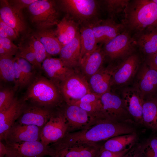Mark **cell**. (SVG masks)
<instances>
[{"label": "cell", "mask_w": 157, "mask_h": 157, "mask_svg": "<svg viewBox=\"0 0 157 157\" xmlns=\"http://www.w3.org/2000/svg\"><path fill=\"white\" fill-rule=\"evenodd\" d=\"M134 129L122 122L104 120L82 130L68 133L57 142L52 144L56 150L74 144L95 143L118 135L135 133Z\"/></svg>", "instance_id": "cell-1"}, {"label": "cell", "mask_w": 157, "mask_h": 157, "mask_svg": "<svg viewBox=\"0 0 157 157\" xmlns=\"http://www.w3.org/2000/svg\"><path fill=\"white\" fill-rule=\"evenodd\" d=\"M122 24L135 33L147 28H157V4L153 0L129 2L125 10Z\"/></svg>", "instance_id": "cell-2"}, {"label": "cell", "mask_w": 157, "mask_h": 157, "mask_svg": "<svg viewBox=\"0 0 157 157\" xmlns=\"http://www.w3.org/2000/svg\"><path fill=\"white\" fill-rule=\"evenodd\" d=\"M60 94L55 83L44 77L38 76L29 84L23 101H29L46 108L56 107L62 102Z\"/></svg>", "instance_id": "cell-3"}, {"label": "cell", "mask_w": 157, "mask_h": 157, "mask_svg": "<svg viewBox=\"0 0 157 157\" xmlns=\"http://www.w3.org/2000/svg\"><path fill=\"white\" fill-rule=\"evenodd\" d=\"M60 8L80 25L90 24L98 19L99 5L94 0H61Z\"/></svg>", "instance_id": "cell-4"}, {"label": "cell", "mask_w": 157, "mask_h": 157, "mask_svg": "<svg viewBox=\"0 0 157 157\" xmlns=\"http://www.w3.org/2000/svg\"><path fill=\"white\" fill-rule=\"evenodd\" d=\"M28 9L31 20L38 30L49 29L60 21L58 8L55 1L37 0Z\"/></svg>", "instance_id": "cell-5"}, {"label": "cell", "mask_w": 157, "mask_h": 157, "mask_svg": "<svg viewBox=\"0 0 157 157\" xmlns=\"http://www.w3.org/2000/svg\"><path fill=\"white\" fill-rule=\"evenodd\" d=\"M58 88L66 104H72L91 92L87 79L75 71L59 85Z\"/></svg>", "instance_id": "cell-6"}, {"label": "cell", "mask_w": 157, "mask_h": 157, "mask_svg": "<svg viewBox=\"0 0 157 157\" xmlns=\"http://www.w3.org/2000/svg\"><path fill=\"white\" fill-rule=\"evenodd\" d=\"M6 157H54L55 151L51 146L41 141L6 143Z\"/></svg>", "instance_id": "cell-7"}, {"label": "cell", "mask_w": 157, "mask_h": 157, "mask_svg": "<svg viewBox=\"0 0 157 157\" xmlns=\"http://www.w3.org/2000/svg\"><path fill=\"white\" fill-rule=\"evenodd\" d=\"M101 113L105 120L118 122H128L130 115L122 100L110 91L100 95Z\"/></svg>", "instance_id": "cell-8"}, {"label": "cell", "mask_w": 157, "mask_h": 157, "mask_svg": "<svg viewBox=\"0 0 157 157\" xmlns=\"http://www.w3.org/2000/svg\"><path fill=\"white\" fill-rule=\"evenodd\" d=\"M68 133V127L63 110L54 113L42 129L40 141L49 145L63 138Z\"/></svg>", "instance_id": "cell-9"}, {"label": "cell", "mask_w": 157, "mask_h": 157, "mask_svg": "<svg viewBox=\"0 0 157 157\" xmlns=\"http://www.w3.org/2000/svg\"><path fill=\"white\" fill-rule=\"evenodd\" d=\"M135 46L129 32L124 30L109 41L103 48L106 57L111 60L126 57L132 54Z\"/></svg>", "instance_id": "cell-10"}, {"label": "cell", "mask_w": 157, "mask_h": 157, "mask_svg": "<svg viewBox=\"0 0 157 157\" xmlns=\"http://www.w3.org/2000/svg\"><path fill=\"white\" fill-rule=\"evenodd\" d=\"M63 110L68 125V133L87 129L104 120L100 119L74 104H66Z\"/></svg>", "instance_id": "cell-11"}, {"label": "cell", "mask_w": 157, "mask_h": 157, "mask_svg": "<svg viewBox=\"0 0 157 157\" xmlns=\"http://www.w3.org/2000/svg\"><path fill=\"white\" fill-rule=\"evenodd\" d=\"M140 62L139 56L132 54L115 66L111 78V86L122 85L129 81L138 70Z\"/></svg>", "instance_id": "cell-12"}, {"label": "cell", "mask_w": 157, "mask_h": 157, "mask_svg": "<svg viewBox=\"0 0 157 157\" xmlns=\"http://www.w3.org/2000/svg\"><path fill=\"white\" fill-rule=\"evenodd\" d=\"M97 43L105 44L123 32L125 28L122 23L114 19H97L89 24Z\"/></svg>", "instance_id": "cell-13"}, {"label": "cell", "mask_w": 157, "mask_h": 157, "mask_svg": "<svg viewBox=\"0 0 157 157\" xmlns=\"http://www.w3.org/2000/svg\"><path fill=\"white\" fill-rule=\"evenodd\" d=\"M42 129L34 125L21 124L17 122L8 131L5 140L6 143L40 141Z\"/></svg>", "instance_id": "cell-14"}, {"label": "cell", "mask_w": 157, "mask_h": 157, "mask_svg": "<svg viewBox=\"0 0 157 157\" xmlns=\"http://www.w3.org/2000/svg\"><path fill=\"white\" fill-rule=\"evenodd\" d=\"M122 95V99L130 115L136 122L142 124L144 96L135 86L124 88Z\"/></svg>", "instance_id": "cell-15"}, {"label": "cell", "mask_w": 157, "mask_h": 157, "mask_svg": "<svg viewBox=\"0 0 157 157\" xmlns=\"http://www.w3.org/2000/svg\"><path fill=\"white\" fill-rule=\"evenodd\" d=\"M24 101L15 98L10 105L0 112V140L5 139L6 134L19 118L25 108Z\"/></svg>", "instance_id": "cell-16"}, {"label": "cell", "mask_w": 157, "mask_h": 157, "mask_svg": "<svg viewBox=\"0 0 157 157\" xmlns=\"http://www.w3.org/2000/svg\"><path fill=\"white\" fill-rule=\"evenodd\" d=\"M0 18L15 30L18 37L27 29V25L22 11L13 8L8 1L0 0Z\"/></svg>", "instance_id": "cell-17"}, {"label": "cell", "mask_w": 157, "mask_h": 157, "mask_svg": "<svg viewBox=\"0 0 157 157\" xmlns=\"http://www.w3.org/2000/svg\"><path fill=\"white\" fill-rule=\"evenodd\" d=\"M42 68L49 80L58 87L67 77L75 72L66 66L60 58H47L43 62Z\"/></svg>", "instance_id": "cell-18"}, {"label": "cell", "mask_w": 157, "mask_h": 157, "mask_svg": "<svg viewBox=\"0 0 157 157\" xmlns=\"http://www.w3.org/2000/svg\"><path fill=\"white\" fill-rule=\"evenodd\" d=\"M101 146L95 143H81L55 150L54 157H98Z\"/></svg>", "instance_id": "cell-19"}, {"label": "cell", "mask_w": 157, "mask_h": 157, "mask_svg": "<svg viewBox=\"0 0 157 157\" xmlns=\"http://www.w3.org/2000/svg\"><path fill=\"white\" fill-rule=\"evenodd\" d=\"M53 113L48 108L37 106L31 107L25 109L17 122L21 124L34 125L42 128Z\"/></svg>", "instance_id": "cell-20"}, {"label": "cell", "mask_w": 157, "mask_h": 157, "mask_svg": "<svg viewBox=\"0 0 157 157\" xmlns=\"http://www.w3.org/2000/svg\"><path fill=\"white\" fill-rule=\"evenodd\" d=\"M135 87L144 98L153 95L157 91V71L145 64L138 73Z\"/></svg>", "instance_id": "cell-21"}, {"label": "cell", "mask_w": 157, "mask_h": 157, "mask_svg": "<svg viewBox=\"0 0 157 157\" xmlns=\"http://www.w3.org/2000/svg\"><path fill=\"white\" fill-rule=\"evenodd\" d=\"M101 45L80 60L79 67L86 79H89L102 67L106 56Z\"/></svg>", "instance_id": "cell-22"}, {"label": "cell", "mask_w": 157, "mask_h": 157, "mask_svg": "<svg viewBox=\"0 0 157 157\" xmlns=\"http://www.w3.org/2000/svg\"><path fill=\"white\" fill-rule=\"evenodd\" d=\"M115 67L113 65L102 67L89 79L88 82L92 92L100 96L110 91L111 78Z\"/></svg>", "instance_id": "cell-23"}, {"label": "cell", "mask_w": 157, "mask_h": 157, "mask_svg": "<svg viewBox=\"0 0 157 157\" xmlns=\"http://www.w3.org/2000/svg\"><path fill=\"white\" fill-rule=\"evenodd\" d=\"M135 34V46L147 56L157 52V28H148Z\"/></svg>", "instance_id": "cell-24"}, {"label": "cell", "mask_w": 157, "mask_h": 157, "mask_svg": "<svg viewBox=\"0 0 157 157\" xmlns=\"http://www.w3.org/2000/svg\"><path fill=\"white\" fill-rule=\"evenodd\" d=\"M56 26L55 33L63 46L72 41L79 32L80 24L67 15Z\"/></svg>", "instance_id": "cell-25"}, {"label": "cell", "mask_w": 157, "mask_h": 157, "mask_svg": "<svg viewBox=\"0 0 157 157\" xmlns=\"http://www.w3.org/2000/svg\"><path fill=\"white\" fill-rule=\"evenodd\" d=\"M81 52L80 32L71 42L63 46L60 58L67 67L74 69L79 67Z\"/></svg>", "instance_id": "cell-26"}, {"label": "cell", "mask_w": 157, "mask_h": 157, "mask_svg": "<svg viewBox=\"0 0 157 157\" xmlns=\"http://www.w3.org/2000/svg\"><path fill=\"white\" fill-rule=\"evenodd\" d=\"M137 138L136 133L114 137L107 140L101 146L100 151L107 150L119 152L132 148L135 144Z\"/></svg>", "instance_id": "cell-27"}, {"label": "cell", "mask_w": 157, "mask_h": 157, "mask_svg": "<svg viewBox=\"0 0 157 157\" xmlns=\"http://www.w3.org/2000/svg\"><path fill=\"white\" fill-rule=\"evenodd\" d=\"M33 35L42 44L49 56L59 54L63 46L54 30L49 28L38 30Z\"/></svg>", "instance_id": "cell-28"}, {"label": "cell", "mask_w": 157, "mask_h": 157, "mask_svg": "<svg viewBox=\"0 0 157 157\" xmlns=\"http://www.w3.org/2000/svg\"><path fill=\"white\" fill-rule=\"evenodd\" d=\"M100 96L93 93H88L72 104L76 105L89 114L101 120H105L101 112Z\"/></svg>", "instance_id": "cell-29"}, {"label": "cell", "mask_w": 157, "mask_h": 157, "mask_svg": "<svg viewBox=\"0 0 157 157\" xmlns=\"http://www.w3.org/2000/svg\"><path fill=\"white\" fill-rule=\"evenodd\" d=\"M79 32L81 45L80 60L86 54L95 49L98 45L89 24L80 25Z\"/></svg>", "instance_id": "cell-30"}, {"label": "cell", "mask_w": 157, "mask_h": 157, "mask_svg": "<svg viewBox=\"0 0 157 157\" xmlns=\"http://www.w3.org/2000/svg\"><path fill=\"white\" fill-rule=\"evenodd\" d=\"M142 124L153 130H157V101L151 97L144 100Z\"/></svg>", "instance_id": "cell-31"}, {"label": "cell", "mask_w": 157, "mask_h": 157, "mask_svg": "<svg viewBox=\"0 0 157 157\" xmlns=\"http://www.w3.org/2000/svg\"><path fill=\"white\" fill-rule=\"evenodd\" d=\"M18 44L19 53L17 56L27 60L34 68H37L35 55L30 35Z\"/></svg>", "instance_id": "cell-32"}, {"label": "cell", "mask_w": 157, "mask_h": 157, "mask_svg": "<svg viewBox=\"0 0 157 157\" xmlns=\"http://www.w3.org/2000/svg\"><path fill=\"white\" fill-rule=\"evenodd\" d=\"M14 58L13 56L0 57V78L5 81L14 83Z\"/></svg>", "instance_id": "cell-33"}, {"label": "cell", "mask_w": 157, "mask_h": 157, "mask_svg": "<svg viewBox=\"0 0 157 157\" xmlns=\"http://www.w3.org/2000/svg\"><path fill=\"white\" fill-rule=\"evenodd\" d=\"M109 18L114 19L116 15L124 12L130 1L128 0H106L103 1Z\"/></svg>", "instance_id": "cell-34"}, {"label": "cell", "mask_w": 157, "mask_h": 157, "mask_svg": "<svg viewBox=\"0 0 157 157\" xmlns=\"http://www.w3.org/2000/svg\"><path fill=\"white\" fill-rule=\"evenodd\" d=\"M30 36L35 55L37 68H40L43 61L50 56L42 44L33 35Z\"/></svg>", "instance_id": "cell-35"}, {"label": "cell", "mask_w": 157, "mask_h": 157, "mask_svg": "<svg viewBox=\"0 0 157 157\" xmlns=\"http://www.w3.org/2000/svg\"><path fill=\"white\" fill-rule=\"evenodd\" d=\"M23 75L24 86L29 85L33 80L34 68L33 65L26 59L17 56H16Z\"/></svg>", "instance_id": "cell-36"}, {"label": "cell", "mask_w": 157, "mask_h": 157, "mask_svg": "<svg viewBox=\"0 0 157 157\" xmlns=\"http://www.w3.org/2000/svg\"><path fill=\"white\" fill-rule=\"evenodd\" d=\"M139 157H157V136L148 139L141 145Z\"/></svg>", "instance_id": "cell-37"}, {"label": "cell", "mask_w": 157, "mask_h": 157, "mask_svg": "<svg viewBox=\"0 0 157 157\" xmlns=\"http://www.w3.org/2000/svg\"><path fill=\"white\" fill-rule=\"evenodd\" d=\"M15 89L5 88L0 91V112L8 108L15 98Z\"/></svg>", "instance_id": "cell-38"}, {"label": "cell", "mask_w": 157, "mask_h": 157, "mask_svg": "<svg viewBox=\"0 0 157 157\" xmlns=\"http://www.w3.org/2000/svg\"><path fill=\"white\" fill-rule=\"evenodd\" d=\"M14 75L15 90L24 87L23 75L16 57L14 58Z\"/></svg>", "instance_id": "cell-39"}, {"label": "cell", "mask_w": 157, "mask_h": 157, "mask_svg": "<svg viewBox=\"0 0 157 157\" xmlns=\"http://www.w3.org/2000/svg\"><path fill=\"white\" fill-rule=\"evenodd\" d=\"M0 44L2 45L10 56H13L15 55L18 51V46L15 45L12 41L8 38L0 37Z\"/></svg>", "instance_id": "cell-40"}, {"label": "cell", "mask_w": 157, "mask_h": 157, "mask_svg": "<svg viewBox=\"0 0 157 157\" xmlns=\"http://www.w3.org/2000/svg\"><path fill=\"white\" fill-rule=\"evenodd\" d=\"M37 0H12L8 1L10 5L13 8L19 11L27 8L30 5Z\"/></svg>", "instance_id": "cell-41"}, {"label": "cell", "mask_w": 157, "mask_h": 157, "mask_svg": "<svg viewBox=\"0 0 157 157\" xmlns=\"http://www.w3.org/2000/svg\"><path fill=\"white\" fill-rule=\"evenodd\" d=\"M131 148L119 152H113L107 150L100 151L98 157H123Z\"/></svg>", "instance_id": "cell-42"}, {"label": "cell", "mask_w": 157, "mask_h": 157, "mask_svg": "<svg viewBox=\"0 0 157 157\" xmlns=\"http://www.w3.org/2000/svg\"><path fill=\"white\" fill-rule=\"evenodd\" d=\"M0 26L3 28L8 35V38L12 41L17 38L18 36L15 30L13 28L6 24L0 18Z\"/></svg>", "instance_id": "cell-43"}, {"label": "cell", "mask_w": 157, "mask_h": 157, "mask_svg": "<svg viewBox=\"0 0 157 157\" xmlns=\"http://www.w3.org/2000/svg\"><path fill=\"white\" fill-rule=\"evenodd\" d=\"M146 64L157 71V52L147 56Z\"/></svg>", "instance_id": "cell-44"}, {"label": "cell", "mask_w": 157, "mask_h": 157, "mask_svg": "<svg viewBox=\"0 0 157 157\" xmlns=\"http://www.w3.org/2000/svg\"><path fill=\"white\" fill-rule=\"evenodd\" d=\"M141 145L134 146L123 157H139V151Z\"/></svg>", "instance_id": "cell-45"}, {"label": "cell", "mask_w": 157, "mask_h": 157, "mask_svg": "<svg viewBox=\"0 0 157 157\" xmlns=\"http://www.w3.org/2000/svg\"><path fill=\"white\" fill-rule=\"evenodd\" d=\"M7 149L5 145L0 142V157H4L7 152Z\"/></svg>", "instance_id": "cell-46"}, {"label": "cell", "mask_w": 157, "mask_h": 157, "mask_svg": "<svg viewBox=\"0 0 157 157\" xmlns=\"http://www.w3.org/2000/svg\"><path fill=\"white\" fill-rule=\"evenodd\" d=\"M151 97L153 98L157 101V91L156 93Z\"/></svg>", "instance_id": "cell-47"}, {"label": "cell", "mask_w": 157, "mask_h": 157, "mask_svg": "<svg viewBox=\"0 0 157 157\" xmlns=\"http://www.w3.org/2000/svg\"><path fill=\"white\" fill-rule=\"evenodd\" d=\"M153 1L157 4V0H153Z\"/></svg>", "instance_id": "cell-48"}, {"label": "cell", "mask_w": 157, "mask_h": 157, "mask_svg": "<svg viewBox=\"0 0 157 157\" xmlns=\"http://www.w3.org/2000/svg\"><path fill=\"white\" fill-rule=\"evenodd\" d=\"M4 157H6L5 156H4Z\"/></svg>", "instance_id": "cell-49"}]
</instances>
